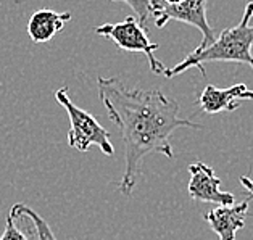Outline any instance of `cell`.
<instances>
[{
    "label": "cell",
    "mask_w": 253,
    "mask_h": 240,
    "mask_svg": "<svg viewBox=\"0 0 253 240\" xmlns=\"http://www.w3.org/2000/svg\"><path fill=\"white\" fill-rule=\"evenodd\" d=\"M0 240H29V237L24 234L16 224V219L8 213L7 223H5V231L2 234Z\"/></svg>",
    "instance_id": "12"
},
{
    "label": "cell",
    "mask_w": 253,
    "mask_h": 240,
    "mask_svg": "<svg viewBox=\"0 0 253 240\" xmlns=\"http://www.w3.org/2000/svg\"><path fill=\"white\" fill-rule=\"evenodd\" d=\"M253 197L249 195L240 203L227 206H218L205 213V221L218 236V240H236L237 231L245 226V218L249 214V205Z\"/></svg>",
    "instance_id": "7"
},
{
    "label": "cell",
    "mask_w": 253,
    "mask_h": 240,
    "mask_svg": "<svg viewBox=\"0 0 253 240\" xmlns=\"http://www.w3.org/2000/svg\"><path fill=\"white\" fill-rule=\"evenodd\" d=\"M239 100H240V102H242V100H253V90L245 89V90L242 92V94H240Z\"/></svg>",
    "instance_id": "14"
},
{
    "label": "cell",
    "mask_w": 253,
    "mask_h": 240,
    "mask_svg": "<svg viewBox=\"0 0 253 240\" xmlns=\"http://www.w3.org/2000/svg\"><path fill=\"white\" fill-rule=\"evenodd\" d=\"M189 195L194 201L199 203H214L219 206L234 205L236 199L229 192L221 190V179L214 174L211 166H208L202 161L189 164Z\"/></svg>",
    "instance_id": "6"
},
{
    "label": "cell",
    "mask_w": 253,
    "mask_h": 240,
    "mask_svg": "<svg viewBox=\"0 0 253 240\" xmlns=\"http://www.w3.org/2000/svg\"><path fill=\"white\" fill-rule=\"evenodd\" d=\"M207 2L208 0H182L176 5H168L162 0H152V16L157 28H163L171 20L195 26L203 38L197 48H203L214 40V31L207 20Z\"/></svg>",
    "instance_id": "5"
},
{
    "label": "cell",
    "mask_w": 253,
    "mask_h": 240,
    "mask_svg": "<svg viewBox=\"0 0 253 240\" xmlns=\"http://www.w3.org/2000/svg\"><path fill=\"white\" fill-rule=\"evenodd\" d=\"M247 89L245 84H236L227 89H218L214 85H207L199 97V105L208 115H216L221 112H234L240 107L239 97Z\"/></svg>",
    "instance_id": "9"
},
{
    "label": "cell",
    "mask_w": 253,
    "mask_h": 240,
    "mask_svg": "<svg viewBox=\"0 0 253 240\" xmlns=\"http://www.w3.org/2000/svg\"><path fill=\"white\" fill-rule=\"evenodd\" d=\"M95 34L115 42L121 50L144 53L149 60V66L155 75H165L168 70L162 61L155 57V50H158V44L150 42L147 36V29L140 26L135 16H127L121 23H105L95 28Z\"/></svg>",
    "instance_id": "4"
},
{
    "label": "cell",
    "mask_w": 253,
    "mask_h": 240,
    "mask_svg": "<svg viewBox=\"0 0 253 240\" xmlns=\"http://www.w3.org/2000/svg\"><path fill=\"white\" fill-rule=\"evenodd\" d=\"M73 18L71 11H53L42 8L34 11L28 23V34L36 44H44V42L52 40L65 24Z\"/></svg>",
    "instance_id": "8"
},
{
    "label": "cell",
    "mask_w": 253,
    "mask_h": 240,
    "mask_svg": "<svg viewBox=\"0 0 253 240\" xmlns=\"http://www.w3.org/2000/svg\"><path fill=\"white\" fill-rule=\"evenodd\" d=\"M10 214L15 218H24L28 219L31 224H33L34 231H33V236L34 240H58L55 237V234L52 232L50 226L47 224V221L41 216L38 211H34L33 208H29L28 205H23V203H15L11 206Z\"/></svg>",
    "instance_id": "10"
},
{
    "label": "cell",
    "mask_w": 253,
    "mask_h": 240,
    "mask_svg": "<svg viewBox=\"0 0 253 240\" xmlns=\"http://www.w3.org/2000/svg\"><path fill=\"white\" fill-rule=\"evenodd\" d=\"M240 184L244 186V189L249 192V195L253 197V179H250V177H247V176H240Z\"/></svg>",
    "instance_id": "13"
},
{
    "label": "cell",
    "mask_w": 253,
    "mask_h": 240,
    "mask_svg": "<svg viewBox=\"0 0 253 240\" xmlns=\"http://www.w3.org/2000/svg\"><path fill=\"white\" fill-rule=\"evenodd\" d=\"M252 18L253 2H249L245 5L244 16L237 26L224 29L219 38H214V40L210 45L203 48H195L181 63L166 70L165 76L174 78L189 70V68H197L202 73V76H205L203 63H208V61L245 63L253 68V26H250Z\"/></svg>",
    "instance_id": "2"
},
{
    "label": "cell",
    "mask_w": 253,
    "mask_h": 240,
    "mask_svg": "<svg viewBox=\"0 0 253 240\" xmlns=\"http://www.w3.org/2000/svg\"><path fill=\"white\" fill-rule=\"evenodd\" d=\"M98 98L125 142V173L120 192L129 197L140 174L142 160L150 153L174 158L171 135L179 127L203 129L202 124L179 118V103L158 89H129L120 78H98Z\"/></svg>",
    "instance_id": "1"
},
{
    "label": "cell",
    "mask_w": 253,
    "mask_h": 240,
    "mask_svg": "<svg viewBox=\"0 0 253 240\" xmlns=\"http://www.w3.org/2000/svg\"><path fill=\"white\" fill-rule=\"evenodd\" d=\"M55 100L63 107L70 118V132H68V145L81 153H85L90 147H98L107 157L115 155V147L112 144V135L98 122L94 116L85 110L75 105L68 95V87H60L55 92Z\"/></svg>",
    "instance_id": "3"
},
{
    "label": "cell",
    "mask_w": 253,
    "mask_h": 240,
    "mask_svg": "<svg viewBox=\"0 0 253 240\" xmlns=\"http://www.w3.org/2000/svg\"><path fill=\"white\" fill-rule=\"evenodd\" d=\"M113 2H125L132 8L135 13V20L140 23V26H147L149 18L152 16V0H113Z\"/></svg>",
    "instance_id": "11"
}]
</instances>
